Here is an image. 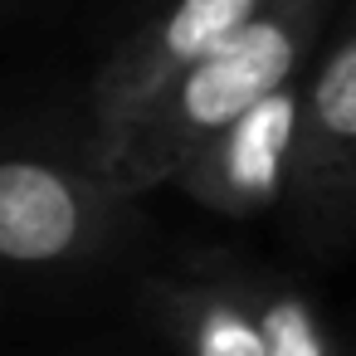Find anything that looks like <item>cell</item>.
<instances>
[{"instance_id": "obj_1", "label": "cell", "mask_w": 356, "mask_h": 356, "mask_svg": "<svg viewBox=\"0 0 356 356\" xmlns=\"http://www.w3.org/2000/svg\"><path fill=\"white\" fill-rule=\"evenodd\" d=\"M132 307L171 356H346L327 307L298 273L225 244L142 268Z\"/></svg>"}, {"instance_id": "obj_2", "label": "cell", "mask_w": 356, "mask_h": 356, "mask_svg": "<svg viewBox=\"0 0 356 356\" xmlns=\"http://www.w3.org/2000/svg\"><path fill=\"white\" fill-rule=\"evenodd\" d=\"M337 6L341 0H264L229 40H220L205 59H195L161 88V98L137 118V127L108 161L103 181L122 200L161 191L205 137L302 74Z\"/></svg>"}, {"instance_id": "obj_3", "label": "cell", "mask_w": 356, "mask_h": 356, "mask_svg": "<svg viewBox=\"0 0 356 356\" xmlns=\"http://www.w3.org/2000/svg\"><path fill=\"white\" fill-rule=\"evenodd\" d=\"M137 200H122L79 152L0 147V268L74 278L127 249Z\"/></svg>"}, {"instance_id": "obj_4", "label": "cell", "mask_w": 356, "mask_h": 356, "mask_svg": "<svg viewBox=\"0 0 356 356\" xmlns=\"http://www.w3.org/2000/svg\"><path fill=\"white\" fill-rule=\"evenodd\" d=\"M278 215L307 264H337L356 229V25L346 0L302 69Z\"/></svg>"}, {"instance_id": "obj_5", "label": "cell", "mask_w": 356, "mask_h": 356, "mask_svg": "<svg viewBox=\"0 0 356 356\" xmlns=\"http://www.w3.org/2000/svg\"><path fill=\"white\" fill-rule=\"evenodd\" d=\"M259 6L264 0H171L137 30H127L88 83V127L79 142L88 166L103 176L137 118L161 98V88L195 59H205L220 40H229Z\"/></svg>"}, {"instance_id": "obj_6", "label": "cell", "mask_w": 356, "mask_h": 356, "mask_svg": "<svg viewBox=\"0 0 356 356\" xmlns=\"http://www.w3.org/2000/svg\"><path fill=\"white\" fill-rule=\"evenodd\" d=\"M298 98H302V74L278 83L259 103H249L215 137H205L171 171L166 186L181 191L186 200H195L200 210L220 215V220H259V215L278 210L293 122H298Z\"/></svg>"}, {"instance_id": "obj_7", "label": "cell", "mask_w": 356, "mask_h": 356, "mask_svg": "<svg viewBox=\"0 0 356 356\" xmlns=\"http://www.w3.org/2000/svg\"><path fill=\"white\" fill-rule=\"evenodd\" d=\"M0 6H6V0H0Z\"/></svg>"}]
</instances>
